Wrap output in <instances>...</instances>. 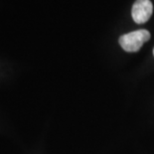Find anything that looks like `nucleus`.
<instances>
[{
  "label": "nucleus",
  "mask_w": 154,
  "mask_h": 154,
  "mask_svg": "<svg viewBox=\"0 0 154 154\" xmlns=\"http://www.w3.org/2000/svg\"><path fill=\"white\" fill-rule=\"evenodd\" d=\"M149 39V31L145 30V29H141V30H136L120 36L119 45L125 52L133 53V52L139 51L142 45Z\"/></svg>",
  "instance_id": "1"
},
{
  "label": "nucleus",
  "mask_w": 154,
  "mask_h": 154,
  "mask_svg": "<svg viewBox=\"0 0 154 154\" xmlns=\"http://www.w3.org/2000/svg\"><path fill=\"white\" fill-rule=\"evenodd\" d=\"M153 13V5L150 0H136L131 10L132 19L137 24H143L149 20Z\"/></svg>",
  "instance_id": "2"
},
{
  "label": "nucleus",
  "mask_w": 154,
  "mask_h": 154,
  "mask_svg": "<svg viewBox=\"0 0 154 154\" xmlns=\"http://www.w3.org/2000/svg\"><path fill=\"white\" fill-rule=\"evenodd\" d=\"M153 55H154V49H153Z\"/></svg>",
  "instance_id": "3"
}]
</instances>
